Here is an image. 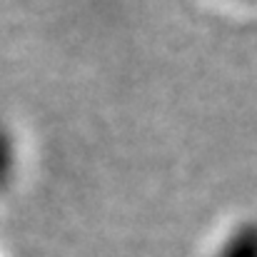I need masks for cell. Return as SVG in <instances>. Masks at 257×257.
<instances>
[{
  "label": "cell",
  "instance_id": "1",
  "mask_svg": "<svg viewBox=\"0 0 257 257\" xmlns=\"http://www.w3.org/2000/svg\"><path fill=\"white\" fill-rule=\"evenodd\" d=\"M215 257H257V240H255V227L250 222L235 227L227 240L220 245V250Z\"/></svg>",
  "mask_w": 257,
  "mask_h": 257
},
{
  "label": "cell",
  "instance_id": "2",
  "mask_svg": "<svg viewBox=\"0 0 257 257\" xmlns=\"http://www.w3.org/2000/svg\"><path fill=\"white\" fill-rule=\"evenodd\" d=\"M15 175V143L10 130L0 122V195L10 187Z\"/></svg>",
  "mask_w": 257,
  "mask_h": 257
}]
</instances>
